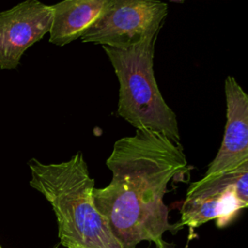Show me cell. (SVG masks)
<instances>
[{
    "label": "cell",
    "instance_id": "5",
    "mask_svg": "<svg viewBox=\"0 0 248 248\" xmlns=\"http://www.w3.org/2000/svg\"><path fill=\"white\" fill-rule=\"evenodd\" d=\"M248 169V164L212 177H202L191 184L181 206V225L188 226L190 232L210 220L223 228L236 213L248 204L238 199L235 183L240 173Z\"/></svg>",
    "mask_w": 248,
    "mask_h": 248
},
{
    "label": "cell",
    "instance_id": "3",
    "mask_svg": "<svg viewBox=\"0 0 248 248\" xmlns=\"http://www.w3.org/2000/svg\"><path fill=\"white\" fill-rule=\"evenodd\" d=\"M157 35L127 48L102 46L119 82L117 114L136 129L159 132L176 143L180 134L175 113L161 94L154 73Z\"/></svg>",
    "mask_w": 248,
    "mask_h": 248
},
{
    "label": "cell",
    "instance_id": "1",
    "mask_svg": "<svg viewBox=\"0 0 248 248\" xmlns=\"http://www.w3.org/2000/svg\"><path fill=\"white\" fill-rule=\"evenodd\" d=\"M110 182L93 191L96 207L123 248L151 241L169 248L163 235L173 226L164 202L168 184L189 170L183 148L167 136L136 129L134 136L117 140L107 159Z\"/></svg>",
    "mask_w": 248,
    "mask_h": 248
},
{
    "label": "cell",
    "instance_id": "2",
    "mask_svg": "<svg viewBox=\"0 0 248 248\" xmlns=\"http://www.w3.org/2000/svg\"><path fill=\"white\" fill-rule=\"evenodd\" d=\"M30 185L50 203L66 248H123L95 204L94 179L80 151L68 161L28 162Z\"/></svg>",
    "mask_w": 248,
    "mask_h": 248
},
{
    "label": "cell",
    "instance_id": "4",
    "mask_svg": "<svg viewBox=\"0 0 248 248\" xmlns=\"http://www.w3.org/2000/svg\"><path fill=\"white\" fill-rule=\"evenodd\" d=\"M167 15L168 5L160 0H112L80 39L83 43L127 48L158 35Z\"/></svg>",
    "mask_w": 248,
    "mask_h": 248
},
{
    "label": "cell",
    "instance_id": "7",
    "mask_svg": "<svg viewBox=\"0 0 248 248\" xmlns=\"http://www.w3.org/2000/svg\"><path fill=\"white\" fill-rule=\"evenodd\" d=\"M225 96L227 120L223 140L203 177L230 172L248 164V96L232 76L225 80Z\"/></svg>",
    "mask_w": 248,
    "mask_h": 248
},
{
    "label": "cell",
    "instance_id": "9",
    "mask_svg": "<svg viewBox=\"0 0 248 248\" xmlns=\"http://www.w3.org/2000/svg\"><path fill=\"white\" fill-rule=\"evenodd\" d=\"M170 2H172V3H184L185 0H169Z\"/></svg>",
    "mask_w": 248,
    "mask_h": 248
},
{
    "label": "cell",
    "instance_id": "11",
    "mask_svg": "<svg viewBox=\"0 0 248 248\" xmlns=\"http://www.w3.org/2000/svg\"><path fill=\"white\" fill-rule=\"evenodd\" d=\"M54 248H57V247H54Z\"/></svg>",
    "mask_w": 248,
    "mask_h": 248
},
{
    "label": "cell",
    "instance_id": "6",
    "mask_svg": "<svg viewBox=\"0 0 248 248\" xmlns=\"http://www.w3.org/2000/svg\"><path fill=\"white\" fill-rule=\"evenodd\" d=\"M52 8L39 0H25L0 12V69L17 68L20 58L49 32Z\"/></svg>",
    "mask_w": 248,
    "mask_h": 248
},
{
    "label": "cell",
    "instance_id": "10",
    "mask_svg": "<svg viewBox=\"0 0 248 248\" xmlns=\"http://www.w3.org/2000/svg\"><path fill=\"white\" fill-rule=\"evenodd\" d=\"M0 248H3V247H2V246H1V244H0Z\"/></svg>",
    "mask_w": 248,
    "mask_h": 248
},
{
    "label": "cell",
    "instance_id": "8",
    "mask_svg": "<svg viewBox=\"0 0 248 248\" xmlns=\"http://www.w3.org/2000/svg\"><path fill=\"white\" fill-rule=\"evenodd\" d=\"M112 0H63L51 5L49 42L65 46L83 33L110 7Z\"/></svg>",
    "mask_w": 248,
    "mask_h": 248
}]
</instances>
